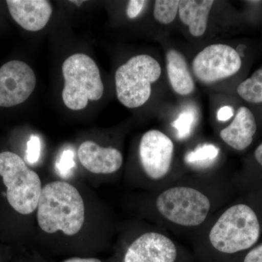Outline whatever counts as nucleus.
<instances>
[{
  "mask_svg": "<svg viewBox=\"0 0 262 262\" xmlns=\"http://www.w3.org/2000/svg\"><path fill=\"white\" fill-rule=\"evenodd\" d=\"M63 262H102L101 260L95 258H69Z\"/></svg>",
  "mask_w": 262,
  "mask_h": 262,
  "instance_id": "obj_24",
  "label": "nucleus"
},
{
  "mask_svg": "<svg viewBox=\"0 0 262 262\" xmlns=\"http://www.w3.org/2000/svg\"><path fill=\"white\" fill-rule=\"evenodd\" d=\"M41 155V141L37 136L32 135L27 142V149L26 159L31 165L39 161Z\"/></svg>",
  "mask_w": 262,
  "mask_h": 262,
  "instance_id": "obj_19",
  "label": "nucleus"
},
{
  "mask_svg": "<svg viewBox=\"0 0 262 262\" xmlns=\"http://www.w3.org/2000/svg\"><path fill=\"white\" fill-rule=\"evenodd\" d=\"M64 87L62 99L67 108L74 111L83 110L89 101H98L104 87L99 69L88 55L76 53L67 58L62 66Z\"/></svg>",
  "mask_w": 262,
  "mask_h": 262,
  "instance_id": "obj_3",
  "label": "nucleus"
},
{
  "mask_svg": "<svg viewBox=\"0 0 262 262\" xmlns=\"http://www.w3.org/2000/svg\"><path fill=\"white\" fill-rule=\"evenodd\" d=\"M217 155V149L213 146H207L201 148L195 153L190 155L191 160L206 159L208 158H213Z\"/></svg>",
  "mask_w": 262,
  "mask_h": 262,
  "instance_id": "obj_21",
  "label": "nucleus"
},
{
  "mask_svg": "<svg viewBox=\"0 0 262 262\" xmlns=\"http://www.w3.org/2000/svg\"><path fill=\"white\" fill-rule=\"evenodd\" d=\"M215 2L213 0H182L179 1V18L189 27L191 35L201 37L206 33L208 18Z\"/></svg>",
  "mask_w": 262,
  "mask_h": 262,
  "instance_id": "obj_15",
  "label": "nucleus"
},
{
  "mask_svg": "<svg viewBox=\"0 0 262 262\" xmlns=\"http://www.w3.org/2000/svg\"><path fill=\"white\" fill-rule=\"evenodd\" d=\"M37 209L38 224L47 233L61 231L66 235H75L84 225L83 199L70 183L56 181L46 184Z\"/></svg>",
  "mask_w": 262,
  "mask_h": 262,
  "instance_id": "obj_1",
  "label": "nucleus"
},
{
  "mask_svg": "<svg viewBox=\"0 0 262 262\" xmlns=\"http://www.w3.org/2000/svg\"><path fill=\"white\" fill-rule=\"evenodd\" d=\"M234 111L230 106H224L219 110L217 118L220 121H227L233 116Z\"/></svg>",
  "mask_w": 262,
  "mask_h": 262,
  "instance_id": "obj_23",
  "label": "nucleus"
},
{
  "mask_svg": "<svg viewBox=\"0 0 262 262\" xmlns=\"http://www.w3.org/2000/svg\"><path fill=\"white\" fill-rule=\"evenodd\" d=\"M173 141L158 130H149L141 137L139 144V159L146 175L158 181L167 177L174 158Z\"/></svg>",
  "mask_w": 262,
  "mask_h": 262,
  "instance_id": "obj_8",
  "label": "nucleus"
},
{
  "mask_svg": "<svg viewBox=\"0 0 262 262\" xmlns=\"http://www.w3.org/2000/svg\"><path fill=\"white\" fill-rule=\"evenodd\" d=\"M157 209L163 218L174 225L185 227L201 225L209 214V198L193 187L168 188L156 200Z\"/></svg>",
  "mask_w": 262,
  "mask_h": 262,
  "instance_id": "obj_6",
  "label": "nucleus"
},
{
  "mask_svg": "<svg viewBox=\"0 0 262 262\" xmlns=\"http://www.w3.org/2000/svg\"><path fill=\"white\" fill-rule=\"evenodd\" d=\"M242 67L239 53L225 44L207 46L193 59L192 69L196 79L209 84L229 78L237 74Z\"/></svg>",
  "mask_w": 262,
  "mask_h": 262,
  "instance_id": "obj_7",
  "label": "nucleus"
},
{
  "mask_svg": "<svg viewBox=\"0 0 262 262\" xmlns=\"http://www.w3.org/2000/svg\"><path fill=\"white\" fill-rule=\"evenodd\" d=\"M12 18L29 32H38L47 25L53 8L46 0H8L6 1Z\"/></svg>",
  "mask_w": 262,
  "mask_h": 262,
  "instance_id": "obj_12",
  "label": "nucleus"
},
{
  "mask_svg": "<svg viewBox=\"0 0 262 262\" xmlns=\"http://www.w3.org/2000/svg\"><path fill=\"white\" fill-rule=\"evenodd\" d=\"M179 0H158L155 1L154 17L158 23L161 24H171L179 13Z\"/></svg>",
  "mask_w": 262,
  "mask_h": 262,
  "instance_id": "obj_17",
  "label": "nucleus"
},
{
  "mask_svg": "<svg viewBox=\"0 0 262 262\" xmlns=\"http://www.w3.org/2000/svg\"><path fill=\"white\" fill-rule=\"evenodd\" d=\"M0 176L7 187V199L15 211L28 215L37 209L42 189L40 178L19 155L0 153Z\"/></svg>",
  "mask_w": 262,
  "mask_h": 262,
  "instance_id": "obj_4",
  "label": "nucleus"
},
{
  "mask_svg": "<svg viewBox=\"0 0 262 262\" xmlns=\"http://www.w3.org/2000/svg\"><path fill=\"white\" fill-rule=\"evenodd\" d=\"M259 236L260 224L256 213L247 205L237 204L219 217L208 239L215 251L232 254L252 247Z\"/></svg>",
  "mask_w": 262,
  "mask_h": 262,
  "instance_id": "obj_2",
  "label": "nucleus"
},
{
  "mask_svg": "<svg viewBox=\"0 0 262 262\" xmlns=\"http://www.w3.org/2000/svg\"><path fill=\"white\" fill-rule=\"evenodd\" d=\"M165 58L168 81L174 92L182 96L192 94L195 84L184 55L177 50L170 49Z\"/></svg>",
  "mask_w": 262,
  "mask_h": 262,
  "instance_id": "obj_14",
  "label": "nucleus"
},
{
  "mask_svg": "<svg viewBox=\"0 0 262 262\" xmlns=\"http://www.w3.org/2000/svg\"><path fill=\"white\" fill-rule=\"evenodd\" d=\"M239 97L248 103H262V69L258 70L251 77L237 86Z\"/></svg>",
  "mask_w": 262,
  "mask_h": 262,
  "instance_id": "obj_16",
  "label": "nucleus"
},
{
  "mask_svg": "<svg viewBox=\"0 0 262 262\" xmlns=\"http://www.w3.org/2000/svg\"><path fill=\"white\" fill-rule=\"evenodd\" d=\"M244 262H262V244L251 250L246 255Z\"/></svg>",
  "mask_w": 262,
  "mask_h": 262,
  "instance_id": "obj_22",
  "label": "nucleus"
},
{
  "mask_svg": "<svg viewBox=\"0 0 262 262\" xmlns=\"http://www.w3.org/2000/svg\"><path fill=\"white\" fill-rule=\"evenodd\" d=\"M75 153L73 150L66 149L62 151L56 160V169L57 173L62 178H69L75 168Z\"/></svg>",
  "mask_w": 262,
  "mask_h": 262,
  "instance_id": "obj_18",
  "label": "nucleus"
},
{
  "mask_svg": "<svg viewBox=\"0 0 262 262\" xmlns=\"http://www.w3.org/2000/svg\"><path fill=\"white\" fill-rule=\"evenodd\" d=\"M36 83L35 73L25 62H7L0 67V106L12 107L27 101Z\"/></svg>",
  "mask_w": 262,
  "mask_h": 262,
  "instance_id": "obj_9",
  "label": "nucleus"
},
{
  "mask_svg": "<svg viewBox=\"0 0 262 262\" xmlns=\"http://www.w3.org/2000/svg\"><path fill=\"white\" fill-rule=\"evenodd\" d=\"M177 248L171 239L156 232H146L127 248L123 262H175Z\"/></svg>",
  "mask_w": 262,
  "mask_h": 262,
  "instance_id": "obj_10",
  "label": "nucleus"
},
{
  "mask_svg": "<svg viewBox=\"0 0 262 262\" xmlns=\"http://www.w3.org/2000/svg\"><path fill=\"white\" fill-rule=\"evenodd\" d=\"M77 154L82 166L95 174L115 173L123 163L122 153L116 148L102 147L92 141L82 143Z\"/></svg>",
  "mask_w": 262,
  "mask_h": 262,
  "instance_id": "obj_11",
  "label": "nucleus"
},
{
  "mask_svg": "<svg viewBox=\"0 0 262 262\" xmlns=\"http://www.w3.org/2000/svg\"><path fill=\"white\" fill-rule=\"evenodd\" d=\"M147 2L144 0H130L127 3L126 13L130 19L137 18L141 14Z\"/></svg>",
  "mask_w": 262,
  "mask_h": 262,
  "instance_id": "obj_20",
  "label": "nucleus"
},
{
  "mask_svg": "<svg viewBox=\"0 0 262 262\" xmlns=\"http://www.w3.org/2000/svg\"><path fill=\"white\" fill-rule=\"evenodd\" d=\"M161 75V66L152 56L142 54L132 57L115 73L117 98L127 108L142 106L151 96V84Z\"/></svg>",
  "mask_w": 262,
  "mask_h": 262,
  "instance_id": "obj_5",
  "label": "nucleus"
},
{
  "mask_svg": "<svg viewBox=\"0 0 262 262\" xmlns=\"http://www.w3.org/2000/svg\"><path fill=\"white\" fill-rule=\"evenodd\" d=\"M71 3H74L76 5H80L83 3V1H71Z\"/></svg>",
  "mask_w": 262,
  "mask_h": 262,
  "instance_id": "obj_26",
  "label": "nucleus"
},
{
  "mask_svg": "<svg viewBox=\"0 0 262 262\" xmlns=\"http://www.w3.org/2000/svg\"><path fill=\"white\" fill-rule=\"evenodd\" d=\"M256 130L257 125L252 112L241 106L232 122L220 131V138L232 149L243 151L251 145Z\"/></svg>",
  "mask_w": 262,
  "mask_h": 262,
  "instance_id": "obj_13",
  "label": "nucleus"
},
{
  "mask_svg": "<svg viewBox=\"0 0 262 262\" xmlns=\"http://www.w3.org/2000/svg\"><path fill=\"white\" fill-rule=\"evenodd\" d=\"M254 157L256 162L262 166V142L255 150Z\"/></svg>",
  "mask_w": 262,
  "mask_h": 262,
  "instance_id": "obj_25",
  "label": "nucleus"
}]
</instances>
